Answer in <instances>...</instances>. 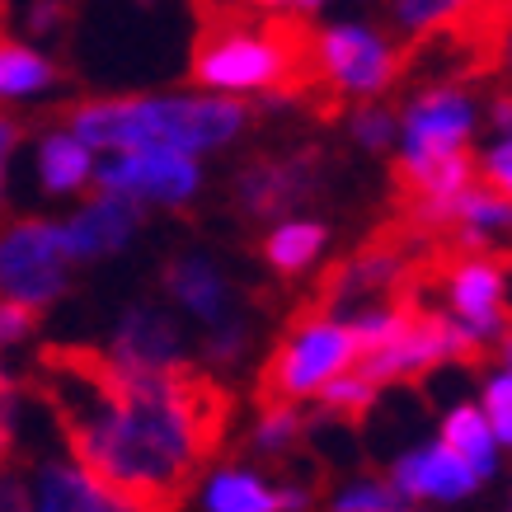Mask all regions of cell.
<instances>
[{
  "instance_id": "1",
  "label": "cell",
  "mask_w": 512,
  "mask_h": 512,
  "mask_svg": "<svg viewBox=\"0 0 512 512\" xmlns=\"http://www.w3.org/2000/svg\"><path fill=\"white\" fill-rule=\"evenodd\" d=\"M29 395L52 409L62 442L123 512H179L231 428V390L198 362L132 372L109 348L43 343Z\"/></svg>"
},
{
  "instance_id": "20",
  "label": "cell",
  "mask_w": 512,
  "mask_h": 512,
  "mask_svg": "<svg viewBox=\"0 0 512 512\" xmlns=\"http://www.w3.org/2000/svg\"><path fill=\"white\" fill-rule=\"evenodd\" d=\"M306 437V414L296 404H259V423L249 433V447L264 461H278L287 451H296V442Z\"/></svg>"
},
{
  "instance_id": "31",
  "label": "cell",
  "mask_w": 512,
  "mask_h": 512,
  "mask_svg": "<svg viewBox=\"0 0 512 512\" xmlns=\"http://www.w3.org/2000/svg\"><path fill=\"white\" fill-rule=\"evenodd\" d=\"M489 123H494L498 137H512V90L494 94V104H489Z\"/></svg>"
},
{
  "instance_id": "27",
  "label": "cell",
  "mask_w": 512,
  "mask_h": 512,
  "mask_svg": "<svg viewBox=\"0 0 512 512\" xmlns=\"http://www.w3.org/2000/svg\"><path fill=\"white\" fill-rule=\"evenodd\" d=\"M475 170H480V184H489L494 193L512 198V137H503L494 151H484V160Z\"/></svg>"
},
{
  "instance_id": "24",
  "label": "cell",
  "mask_w": 512,
  "mask_h": 512,
  "mask_svg": "<svg viewBox=\"0 0 512 512\" xmlns=\"http://www.w3.org/2000/svg\"><path fill=\"white\" fill-rule=\"evenodd\" d=\"M329 512H404V498L390 480H353L334 494Z\"/></svg>"
},
{
  "instance_id": "17",
  "label": "cell",
  "mask_w": 512,
  "mask_h": 512,
  "mask_svg": "<svg viewBox=\"0 0 512 512\" xmlns=\"http://www.w3.org/2000/svg\"><path fill=\"white\" fill-rule=\"evenodd\" d=\"M442 442H447L480 480H489L498 470V437H494V428H489V419H484V409H475V404L447 409V419H442Z\"/></svg>"
},
{
  "instance_id": "11",
  "label": "cell",
  "mask_w": 512,
  "mask_h": 512,
  "mask_svg": "<svg viewBox=\"0 0 512 512\" xmlns=\"http://www.w3.org/2000/svg\"><path fill=\"white\" fill-rule=\"evenodd\" d=\"M381 10H386L390 33L409 52L442 43V38H466L489 24L480 0H381Z\"/></svg>"
},
{
  "instance_id": "32",
  "label": "cell",
  "mask_w": 512,
  "mask_h": 512,
  "mask_svg": "<svg viewBox=\"0 0 512 512\" xmlns=\"http://www.w3.org/2000/svg\"><path fill=\"white\" fill-rule=\"evenodd\" d=\"M15 141H19V127L10 118H0V198H5V160L15 151Z\"/></svg>"
},
{
  "instance_id": "26",
  "label": "cell",
  "mask_w": 512,
  "mask_h": 512,
  "mask_svg": "<svg viewBox=\"0 0 512 512\" xmlns=\"http://www.w3.org/2000/svg\"><path fill=\"white\" fill-rule=\"evenodd\" d=\"M38 320H43V311H33L24 301H0V348H15V343L33 339Z\"/></svg>"
},
{
  "instance_id": "21",
  "label": "cell",
  "mask_w": 512,
  "mask_h": 512,
  "mask_svg": "<svg viewBox=\"0 0 512 512\" xmlns=\"http://www.w3.org/2000/svg\"><path fill=\"white\" fill-rule=\"evenodd\" d=\"M320 404H325L329 419H362V414L376 404V386L362 372L348 367V372H339L334 381L320 386Z\"/></svg>"
},
{
  "instance_id": "18",
  "label": "cell",
  "mask_w": 512,
  "mask_h": 512,
  "mask_svg": "<svg viewBox=\"0 0 512 512\" xmlns=\"http://www.w3.org/2000/svg\"><path fill=\"white\" fill-rule=\"evenodd\" d=\"M38 179H43L47 193H76V188H85L94 179L90 146L76 141L71 132H52L38 146Z\"/></svg>"
},
{
  "instance_id": "9",
  "label": "cell",
  "mask_w": 512,
  "mask_h": 512,
  "mask_svg": "<svg viewBox=\"0 0 512 512\" xmlns=\"http://www.w3.org/2000/svg\"><path fill=\"white\" fill-rule=\"evenodd\" d=\"M109 353L118 357L123 367H132V372H170V367L193 362L179 320H174L165 306H156V301H141V306H132V311L118 320Z\"/></svg>"
},
{
  "instance_id": "15",
  "label": "cell",
  "mask_w": 512,
  "mask_h": 512,
  "mask_svg": "<svg viewBox=\"0 0 512 512\" xmlns=\"http://www.w3.org/2000/svg\"><path fill=\"white\" fill-rule=\"evenodd\" d=\"M33 512H123V508L109 494H99L80 466L47 461V466H38V484H33Z\"/></svg>"
},
{
  "instance_id": "34",
  "label": "cell",
  "mask_w": 512,
  "mask_h": 512,
  "mask_svg": "<svg viewBox=\"0 0 512 512\" xmlns=\"http://www.w3.org/2000/svg\"><path fill=\"white\" fill-rule=\"evenodd\" d=\"M245 5H254V10H287L296 0H245Z\"/></svg>"
},
{
  "instance_id": "23",
  "label": "cell",
  "mask_w": 512,
  "mask_h": 512,
  "mask_svg": "<svg viewBox=\"0 0 512 512\" xmlns=\"http://www.w3.org/2000/svg\"><path fill=\"white\" fill-rule=\"evenodd\" d=\"M348 127H353V137L362 151H376V156H386L390 146L400 141V118H395V109H386V104H357L353 118H348Z\"/></svg>"
},
{
  "instance_id": "16",
  "label": "cell",
  "mask_w": 512,
  "mask_h": 512,
  "mask_svg": "<svg viewBox=\"0 0 512 512\" xmlns=\"http://www.w3.org/2000/svg\"><path fill=\"white\" fill-rule=\"evenodd\" d=\"M329 245V226L311 217H287L278 221L264 240V264L278 273V278H301L311 273V264L320 259V249Z\"/></svg>"
},
{
  "instance_id": "8",
  "label": "cell",
  "mask_w": 512,
  "mask_h": 512,
  "mask_svg": "<svg viewBox=\"0 0 512 512\" xmlns=\"http://www.w3.org/2000/svg\"><path fill=\"white\" fill-rule=\"evenodd\" d=\"M99 193H127L137 202H165V207H184L198 198L202 174L193 156L184 151H127L94 170Z\"/></svg>"
},
{
  "instance_id": "6",
  "label": "cell",
  "mask_w": 512,
  "mask_h": 512,
  "mask_svg": "<svg viewBox=\"0 0 512 512\" xmlns=\"http://www.w3.org/2000/svg\"><path fill=\"white\" fill-rule=\"evenodd\" d=\"M325 188V156L315 146L287 156H254L235 174L231 202L245 221H287L296 207L320 198Z\"/></svg>"
},
{
  "instance_id": "13",
  "label": "cell",
  "mask_w": 512,
  "mask_h": 512,
  "mask_svg": "<svg viewBox=\"0 0 512 512\" xmlns=\"http://www.w3.org/2000/svg\"><path fill=\"white\" fill-rule=\"evenodd\" d=\"M311 489L306 484H268L259 470L226 466L207 480L202 512H306Z\"/></svg>"
},
{
  "instance_id": "35",
  "label": "cell",
  "mask_w": 512,
  "mask_h": 512,
  "mask_svg": "<svg viewBox=\"0 0 512 512\" xmlns=\"http://www.w3.org/2000/svg\"><path fill=\"white\" fill-rule=\"evenodd\" d=\"M320 5H325V0H296V10H306V15H311V10H320Z\"/></svg>"
},
{
  "instance_id": "14",
  "label": "cell",
  "mask_w": 512,
  "mask_h": 512,
  "mask_svg": "<svg viewBox=\"0 0 512 512\" xmlns=\"http://www.w3.org/2000/svg\"><path fill=\"white\" fill-rule=\"evenodd\" d=\"M160 282H165V292L207 329L221 325V320H231V315H240L235 311L231 282H226V273H221L207 254H174L170 264H165V273H160Z\"/></svg>"
},
{
  "instance_id": "30",
  "label": "cell",
  "mask_w": 512,
  "mask_h": 512,
  "mask_svg": "<svg viewBox=\"0 0 512 512\" xmlns=\"http://www.w3.org/2000/svg\"><path fill=\"white\" fill-rule=\"evenodd\" d=\"M0 512H33V498L15 470H0Z\"/></svg>"
},
{
  "instance_id": "33",
  "label": "cell",
  "mask_w": 512,
  "mask_h": 512,
  "mask_svg": "<svg viewBox=\"0 0 512 512\" xmlns=\"http://www.w3.org/2000/svg\"><path fill=\"white\" fill-rule=\"evenodd\" d=\"M480 10L489 19H503V15H512V0H480Z\"/></svg>"
},
{
  "instance_id": "36",
  "label": "cell",
  "mask_w": 512,
  "mask_h": 512,
  "mask_svg": "<svg viewBox=\"0 0 512 512\" xmlns=\"http://www.w3.org/2000/svg\"><path fill=\"white\" fill-rule=\"evenodd\" d=\"M503 357H508V367H512V343H508V348H503Z\"/></svg>"
},
{
  "instance_id": "7",
  "label": "cell",
  "mask_w": 512,
  "mask_h": 512,
  "mask_svg": "<svg viewBox=\"0 0 512 512\" xmlns=\"http://www.w3.org/2000/svg\"><path fill=\"white\" fill-rule=\"evenodd\" d=\"M400 137H404L400 160H409V165H428V160L470 151V137H475V99H470V90L461 80L423 85L404 104Z\"/></svg>"
},
{
  "instance_id": "4",
  "label": "cell",
  "mask_w": 512,
  "mask_h": 512,
  "mask_svg": "<svg viewBox=\"0 0 512 512\" xmlns=\"http://www.w3.org/2000/svg\"><path fill=\"white\" fill-rule=\"evenodd\" d=\"M315 76L334 99H381L409 76V47L390 43L367 24L315 29Z\"/></svg>"
},
{
  "instance_id": "29",
  "label": "cell",
  "mask_w": 512,
  "mask_h": 512,
  "mask_svg": "<svg viewBox=\"0 0 512 512\" xmlns=\"http://www.w3.org/2000/svg\"><path fill=\"white\" fill-rule=\"evenodd\" d=\"M10 451H15V395H10V381L0 372V466H5Z\"/></svg>"
},
{
  "instance_id": "12",
  "label": "cell",
  "mask_w": 512,
  "mask_h": 512,
  "mask_svg": "<svg viewBox=\"0 0 512 512\" xmlns=\"http://www.w3.org/2000/svg\"><path fill=\"white\" fill-rule=\"evenodd\" d=\"M66 245L76 254V264L85 259H104V254H118V249L141 231V202L127 198V193H94V202L71 217L62 226Z\"/></svg>"
},
{
  "instance_id": "5",
  "label": "cell",
  "mask_w": 512,
  "mask_h": 512,
  "mask_svg": "<svg viewBox=\"0 0 512 512\" xmlns=\"http://www.w3.org/2000/svg\"><path fill=\"white\" fill-rule=\"evenodd\" d=\"M76 254L57 221H19L0 235V301H24L47 311L71 287Z\"/></svg>"
},
{
  "instance_id": "28",
  "label": "cell",
  "mask_w": 512,
  "mask_h": 512,
  "mask_svg": "<svg viewBox=\"0 0 512 512\" xmlns=\"http://www.w3.org/2000/svg\"><path fill=\"white\" fill-rule=\"evenodd\" d=\"M489 76L512 80V15L494 19V29H489Z\"/></svg>"
},
{
  "instance_id": "19",
  "label": "cell",
  "mask_w": 512,
  "mask_h": 512,
  "mask_svg": "<svg viewBox=\"0 0 512 512\" xmlns=\"http://www.w3.org/2000/svg\"><path fill=\"white\" fill-rule=\"evenodd\" d=\"M66 80L57 62H47L43 52L15 43L10 33H0V99H19V94H38L47 85Z\"/></svg>"
},
{
  "instance_id": "22",
  "label": "cell",
  "mask_w": 512,
  "mask_h": 512,
  "mask_svg": "<svg viewBox=\"0 0 512 512\" xmlns=\"http://www.w3.org/2000/svg\"><path fill=\"white\" fill-rule=\"evenodd\" d=\"M249 343H254L249 320L245 315H231V320H221V325L207 329V339H202V362H207V367H217V372H231V367L245 362Z\"/></svg>"
},
{
  "instance_id": "25",
  "label": "cell",
  "mask_w": 512,
  "mask_h": 512,
  "mask_svg": "<svg viewBox=\"0 0 512 512\" xmlns=\"http://www.w3.org/2000/svg\"><path fill=\"white\" fill-rule=\"evenodd\" d=\"M484 419H489L498 442L512 447V372L494 376V381L484 386Z\"/></svg>"
},
{
  "instance_id": "3",
  "label": "cell",
  "mask_w": 512,
  "mask_h": 512,
  "mask_svg": "<svg viewBox=\"0 0 512 512\" xmlns=\"http://www.w3.org/2000/svg\"><path fill=\"white\" fill-rule=\"evenodd\" d=\"M357 362V339L343 320L329 315H292V325L282 343L268 353L254 381V400L259 404H296L306 395H320L325 381L348 372Z\"/></svg>"
},
{
  "instance_id": "2",
  "label": "cell",
  "mask_w": 512,
  "mask_h": 512,
  "mask_svg": "<svg viewBox=\"0 0 512 512\" xmlns=\"http://www.w3.org/2000/svg\"><path fill=\"white\" fill-rule=\"evenodd\" d=\"M254 104L245 99H179V94H123V99H85L52 109L90 151H217L231 146L249 123Z\"/></svg>"
},
{
  "instance_id": "10",
  "label": "cell",
  "mask_w": 512,
  "mask_h": 512,
  "mask_svg": "<svg viewBox=\"0 0 512 512\" xmlns=\"http://www.w3.org/2000/svg\"><path fill=\"white\" fill-rule=\"evenodd\" d=\"M390 484L400 489V498H419V503H456V498L475 494L480 475L447 447V442H428V447L404 451L390 466Z\"/></svg>"
}]
</instances>
